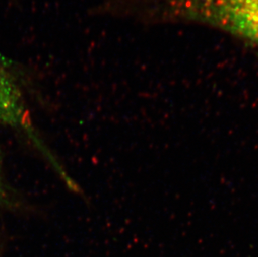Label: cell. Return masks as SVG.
Masks as SVG:
<instances>
[{"instance_id":"cell-1","label":"cell","mask_w":258,"mask_h":257,"mask_svg":"<svg viewBox=\"0 0 258 257\" xmlns=\"http://www.w3.org/2000/svg\"><path fill=\"white\" fill-rule=\"evenodd\" d=\"M0 122L25 131L39 144L32 126L22 95L10 71L0 62ZM39 146H41L39 144Z\"/></svg>"}]
</instances>
